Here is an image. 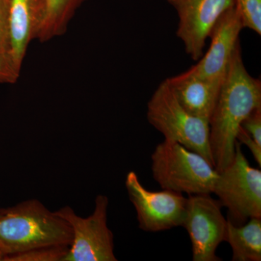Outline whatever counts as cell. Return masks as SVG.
<instances>
[{"label": "cell", "mask_w": 261, "mask_h": 261, "mask_svg": "<svg viewBox=\"0 0 261 261\" xmlns=\"http://www.w3.org/2000/svg\"><path fill=\"white\" fill-rule=\"evenodd\" d=\"M3 257H4V255H3V252L0 251V261H3Z\"/></svg>", "instance_id": "cell-21"}, {"label": "cell", "mask_w": 261, "mask_h": 261, "mask_svg": "<svg viewBox=\"0 0 261 261\" xmlns=\"http://www.w3.org/2000/svg\"><path fill=\"white\" fill-rule=\"evenodd\" d=\"M147 121L164 136L203 156L214 166L211 156L209 122L187 112L165 80L147 103Z\"/></svg>", "instance_id": "cell-4"}, {"label": "cell", "mask_w": 261, "mask_h": 261, "mask_svg": "<svg viewBox=\"0 0 261 261\" xmlns=\"http://www.w3.org/2000/svg\"><path fill=\"white\" fill-rule=\"evenodd\" d=\"M241 127L261 145V107L250 113L244 119Z\"/></svg>", "instance_id": "cell-18"}, {"label": "cell", "mask_w": 261, "mask_h": 261, "mask_svg": "<svg viewBox=\"0 0 261 261\" xmlns=\"http://www.w3.org/2000/svg\"><path fill=\"white\" fill-rule=\"evenodd\" d=\"M72 239L69 224L40 201L32 199L0 209V251L4 257L37 247L70 246Z\"/></svg>", "instance_id": "cell-2"}, {"label": "cell", "mask_w": 261, "mask_h": 261, "mask_svg": "<svg viewBox=\"0 0 261 261\" xmlns=\"http://www.w3.org/2000/svg\"><path fill=\"white\" fill-rule=\"evenodd\" d=\"M87 0H47V10L37 39L44 43L61 37L77 10Z\"/></svg>", "instance_id": "cell-14"}, {"label": "cell", "mask_w": 261, "mask_h": 261, "mask_svg": "<svg viewBox=\"0 0 261 261\" xmlns=\"http://www.w3.org/2000/svg\"><path fill=\"white\" fill-rule=\"evenodd\" d=\"M213 193L227 209L231 224L240 226L252 218H261V171L250 166L238 141L234 158L218 174Z\"/></svg>", "instance_id": "cell-5"}, {"label": "cell", "mask_w": 261, "mask_h": 261, "mask_svg": "<svg viewBox=\"0 0 261 261\" xmlns=\"http://www.w3.org/2000/svg\"><path fill=\"white\" fill-rule=\"evenodd\" d=\"M10 35L8 0H0V57H10Z\"/></svg>", "instance_id": "cell-17"}, {"label": "cell", "mask_w": 261, "mask_h": 261, "mask_svg": "<svg viewBox=\"0 0 261 261\" xmlns=\"http://www.w3.org/2000/svg\"><path fill=\"white\" fill-rule=\"evenodd\" d=\"M166 81L187 112L209 122L223 82L200 78L187 71Z\"/></svg>", "instance_id": "cell-12"}, {"label": "cell", "mask_w": 261, "mask_h": 261, "mask_svg": "<svg viewBox=\"0 0 261 261\" xmlns=\"http://www.w3.org/2000/svg\"><path fill=\"white\" fill-rule=\"evenodd\" d=\"M260 107L261 82L247 72L239 42L228 63L217 102L209 120L211 156L218 173L234 158L237 135L244 119Z\"/></svg>", "instance_id": "cell-1"}, {"label": "cell", "mask_w": 261, "mask_h": 261, "mask_svg": "<svg viewBox=\"0 0 261 261\" xmlns=\"http://www.w3.org/2000/svg\"><path fill=\"white\" fill-rule=\"evenodd\" d=\"M244 28L261 34V0H234Z\"/></svg>", "instance_id": "cell-16"}, {"label": "cell", "mask_w": 261, "mask_h": 261, "mask_svg": "<svg viewBox=\"0 0 261 261\" xmlns=\"http://www.w3.org/2000/svg\"><path fill=\"white\" fill-rule=\"evenodd\" d=\"M221 202L211 194L189 195L181 226L186 228L192 246L194 261H220L216 250L226 242L227 219Z\"/></svg>", "instance_id": "cell-7"}, {"label": "cell", "mask_w": 261, "mask_h": 261, "mask_svg": "<svg viewBox=\"0 0 261 261\" xmlns=\"http://www.w3.org/2000/svg\"><path fill=\"white\" fill-rule=\"evenodd\" d=\"M19 71L8 56L0 57V84H15L20 77Z\"/></svg>", "instance_id": "cell-19"}, {"label": "cell", "mask_w": 261, "mask_h": 261, "mask_svg": "<svg viewBox=\"0 0 261 261\" xmlns=\"http://www.w3.org/2000/svg\"><path fill=\"white\" fill-rule=\"evenodd\" d=\"M69 247L67 245H51L37 247L16 255L4 257L3 261H63Z\"/></svg>", "instance_id": "cell-15"}, {"label": "cell", "mask_w": 261, "mask_h": 261, "mask_svg": "<svg viewBox=\"0 0 261 261\" xmlns=\"http://www.w3.org/2000/svg\"><path fill=\"white\" fill-rule=\"evenodd\" d=\"M237 141L240 144L247 146L250 149L254 159L259 166H261V145H258L255 140L240 126L237 135Z\"/></svg>", "instance_id": "cell-20"}, {"label": "cell", "mask_w": 261, "mask_h": 261, "mask_svg": "<svg viewBox=\"0 0 261 261\" xmlns=\"http://www.w3.org/2000/svg\"><path fill=\"white\" fill-rule=\"evenodd\" d=\"M125 185L141 229L158 232L181 226L187 201L183 194L167 190L149 191L135 171L128 173Z\"/></svg>", "instance_id": "cell-8"}, {"label": "cell", "mask_w": 261, "mask_h": 261, "mask_svg": "<svg viewBox=\"0 0 261 261\" xmlns=\"http://www.w3.org/2000/svg\"><path fill=\"white\" fill-rule=\"evenodd\" d=\"M228 221L226 242L232 249L233 261L261 260V218L236 226Z\"/></svg>", "instance_id": "cell-13"}, {"label": "cell", "mask_w": 261, "mask_h": 261, "mask_svg": "<svg viewBox=\"0 0 261 261\" xmlns=\"http://www.w3.org/2000/svg\"><path fill=\"white\" fill-rule=\"evenodd\" d=\"M107 196L95 199L93 213L88 217L78 216L69 206L56 214L71 228L73 239L63 261H117L114 254L113 233L108 226Z\"/></svg>", "instance_id": "cell-6"}, {"label": "cell", "mask_w": 261, "mask_h": 261, "mask_svg": "<svg viewBox=\"0 0 261 261\" xmlns=\"http://www.w3.org/2000/svg\"><path fill=\"white\" fill-rule=\"evenodd\" d=\"M153 178L163 190L187 195L212 194L219 173L203 156L164 140L151 156Z\"/></svg>", "instance_id": "cell-3"}, {"label": "cell", "mask_w": 261, "mask_h": 261, "mask_svg": "<svg viewBox=\"0 0 261 261\" xmlns=\"http://www.w3.org/2000/svg\"><path fill=\"white\" fill-rule=\"evenodd\" d=\"M177 13V37L194 61L203 56L205 42L215 24L234 0H166Z\"/></svg>", "instance_id": "cell-9"}, {"label": "cell", "mask_w": 261, "mask_h": 261, "mask_svg": "<svg viewBox=\"0 0 261 261\" xmlns=\"http://www.w3.org/2000/svg\"><path fill=\"white\" fill-rule=\"evenodd\" d=\"M243 29L241 15L234 4L215 24L209 36L211 42L208 50L187 71L200 78L223 82Z\"/></svg>", "instance_id": "cell-10"}, {"label": "cell", "mask_w": 261, "mask_h": 261, "mask_svg": "<svg viewBox=\"0 0 261 261\" xmlns=\"http://www.w3.org/2000/svg\"><path fill=\"white\" fill-rule=\"evenodd\" d=\"M47 10V0H8L10 58L20 71L29 44L37 39Z\"/></svg>", "instance_id": "cell-11"}]
</instances>
